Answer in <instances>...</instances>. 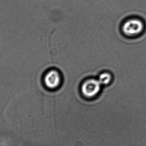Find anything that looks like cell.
<instances>
[{
	"instance_id": "277c9868",
	"label": "cell",
	"mask_w": 146,
	"mask_h": 146,
	"mask_svg": "<svg viewBox=\"0 0 146 146\" xmlns=\"http://www.w3.org/2000/svg\"><path fill=\"white\" fill-rule=\"evenodd\" d=\"M98 81L101 85H107L110 84L112 80V76L110 73L104 72L100 75Z\"/></svg>"
},
{
	"instance_id": "3957f363",
	"label": "cell",
	"mask_w": 146,
	"mask_h": 146,
	"mask_svg": "<svg viewBox=\"0 0 146 146\" xmlns=\"http://www.w3.org/2000/svg\"><path fill=\"white\" fill-rule=\"evenodd\" d=\"M61 78L59 72L56 70H50L45 75L44 82L47 87L50 89H55L60 84Z\"/></svg>"
},
{
	"instance_id": "6da1fadb",
	"label": "cell",
	"mask_w": 146,
	"mask_h": 146,
	"mask_svg": "<svg viewBox=\"0 0 146 146\" xmlns=\"http://www.w3.org/2000/svg\"><path fill=\"white\" fill-rule=\"evenodd\" d=\"M121 31L123 35L128 38H136L144 34L145 31V26L141 20L130 19L123 23Z\"/></svg>"
},
{
	"instance_id": "7a4b0ae2",
	"label": "cell",
	"mask_w": 146,
	"mask_h": 146,
	"mask_svg": "<svg viewBox=\"0 0 146 146\" xmlns=\"http://www.w3.org/2000/svg\"><path fill=\"white\" fill-rule=\"evenodd\" d=\"M101 86V84L98 80L89 79L84 82L82 85V92L85 97L93 98L100 92Z\"/></svg>"
}]
</instances>
